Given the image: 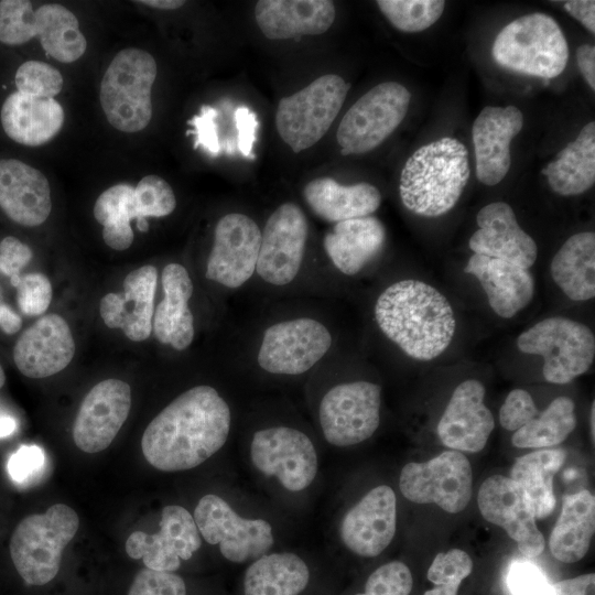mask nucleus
<instances>
[{
    "instance_id": "nucleus-1",
    "label": "nucleus",
    "mask_w": 595,
    "mask_h": 595,
    "mask_svg": "<svg viewBox=\"0 0 595 595\" xmlns=\"http://www.w3.org/2000/svg\"><path fill=\"white\" fill-rule=\"evenodd\" d=\"M231 412L219 392L195 386L176 397L145 428L141 450L162 472L199 466L227 442Z\"/></svg>"
},
{
    "instance_id": "nucleus-2",
    "label": "nucleus",
    "mask_w": 595,
    "mask_h": 595,
    "mask_svg": "<svg viewBox=\"0 0 595 595\" xmlns=\"http://www.w3.org/2000/svg\"><path fill=\"white\" fill-rule=\"evenodd\" d=\"M375 318L391 342L421 361L443 354L456 328L448 300L434 286L415 279L386 288L376 301Z\"/></svg>"
},
{
    "instance_id": "nucleus-3",
    "label": "nucleus",
    "mask_w": 595,
    "mask_h": 595,
    "mask_svg": "<svg viewBox=\"0 0 595 595\" xmlns=\"http://www.w3.org/2000/svg\"><path fill=\"white\" fill-rule=\"evenodd\" d=\"M470 175L468 151L444 137L420 147L405 161L399 183L403 206L423 217H439L458 202Z\"/></svg>"
},
{
    "instance_id": "nucleus-4",
    "label": "nucleus",
    "mask_w": 595,
    "mask_h": 595,
    "mask_svg": "<svg viewBox=\"0 0 595 595\" xmlns=\"http://www.w3.org/2000/svg\"><path fill=\"white\" fill-rule=\"evenodd\" d=\"M491 56L502 68L551 79L566 67L569 46L558 22L541 12L524 14L497 34Z\"/></svg>"
},
{
    "instance_id": "nucleus-5",
    "label": "nucleus",
    "mask_w": 595,
    "mask_h": 595,
    "mask_svg": "<svg viewBox=\"0 0 595 595\" xmlns=\"http://www.w3.org/2000/svg\"><path fill=\"white\" fill-rule=\"evenodd\" d=\"M154 57L141 48L121 50L100 84V105L107 121L122 132H138L152 118L151 90L156 78Z\"/></svg>"
},
{
    "instance_id": "nucleus-6",
    "label": "nucleus",
    "mask_w": 595,
    "mask_h": 595,
    "mask_svg": "<svg viewBox=\"0 0 595 595\" xmlns=\"http://www.w3.org/2000/svg\"><path fill=\"white\" fill-rule=\"evenodd\" d=\"M79 526L77 513L64 504L42 515L25 517L10 539V555L20 576L30 585H44L58 573L62 553Z\"/></svg>"
},
{
    "instance_id": "nucleus-7",
    "label": "nucleus",
    "mask_w": 595,
    "mask_h": 595,
    "mask_svg": "<svg viewBox=\"0 0 595 595\" xmlns=\"http://www.w3.org/2000/svg\"><path fill=\"white\" fill-rule=\"evenodd\" d=\"M349 88L340 76L326 74L281 98L275 112L280 138L295 153L317 143L339 113Z\"/></svg>"
},
{
    "instance_id": "nucleus-8",
    "label": "nucleus",
    "mask_w": 595,
    "mask_h": 595,
    "mask_svg": "<svg viewBox=\"0 0 595 595\" xmlns=\"http://www.w3.org/2000/svg\"><path fill=\"white\" fill-rule=\"evenodd\" d=\"M521 353L543 357L547 381L564 385L585 374L595 357V336L583 323L563 316L544 318L517 338Z\"/></svg>"
},
{
    "instance_id": "nucleus-9",
    "label": "nucleus",
    "mask_w": 595,
    "mask_h": 595,
    "mask_svg": "<svg viewBox=\"0 0 595 595\" xmlns=\"http://www.w3.org/2000/svg\"><path fill=\"white\" fill-rule=\"evenodd\" d=\"M410 100V91L397 82L380 83L364 94L339 122L342 154H363L380 145L404 119Z\"/></svg>"
},
{
    "instance_id": "nucleus-10",
    "label": "nucleus",
    "mask_w": 595,
    "mask_h": 595,
    "mask_svg": "<svg viewBox=\"0 0 595 595\" xmlns=\"http://www.w3.org/2000/svg\"><path fill=\"white\" fill-rule=\"evenodd\" d=\"M201 537L218 545L221 555L232 563L253 561L274 544L272 526L264 519L245 518L220 496H203L193 516Z\"/></svg>"
},
{
    "instance_id": "nucleus-11",
    "label": "nucleus",
    "mask_w": 595,
    "mask_h": 595,
    "mask_svg": "<svg viewBox=\"0 0 595 595\" xmlns=\"http://www.w3.org/2000/svg\"><path fill=\"white\" fill-rule=\"evenodd\" d=\"M253 467L277 479L288 491L305 490L318 472V457L312 440L302 431L284 425L257 431L250 442Z\"/></svg>"
},
{
    "instance_id": "nucleus-12",
    "label": "nucleus",
    "mask_w": 595,
    "mask_h": 595,
    "mask_svg": "<svg viewBox=\"0 0 595 595\" xmlns=\"http://www.w3.org/2000/svg\"><path fill=\"white\" fill-rule=\"evenodd\" d=\"M381 387L370 381H351L332 387L322 398L318 421L324 439L333 446L359 444L380 423Z\"/></svg>"
},
{
    "instance_id": "nucleus-13",
    "label": "nucleus",
    "mask_w": 595,
    "mask_h": 595,
    "mask_svg": "<svg viewBox=\"0 0 595 595\" xmlns=\"http://www.w3.org/2000/svg\"><path fill=\"white\" fill-rule=\"evenodd\" d=\"M399 488L410 501L435 504L450 513L466 508L473 490V472L467 457L447 450L428 462L405 464L400 473Z\"/></svg>"
},
{
    "instance_id": "nucleus-14",
    "label": "nucleus",
    "mask_w": 595,
    "mask_h": 595,
    "mask_svg": "<svg viewBox=\"0 0 595 595\" xmlns=\"http://www.w3.org/2000/svg\"><path fill=\"white\" fill-rule=\"evenodd\" d=\"M332 342L326 326L314 318L279 322L264 331L258 364L270 374L301 375L325 356Z\"/></svg>"
},
{
    "instance_id": "nucleus-15",
    "label": "nucleus",
    "mask_w": 595,
    "mask_h": 595,
    "mask_svg": "<svg viewBox=\"0 0 595 595\" xmlns=\"http://www.w3.org/2000/svg\"><path fill=\"white\" fill-rule=\"evenodd\" d=\"M309 225L300 206L280 205L267 219L256 271L266 282L285 285L298 275L306 247Z\"/></svg>"
},
{
    "instance_id": "nucleus-16",
    "label": "nucleus",
    "mask_w": 595,
    "mask_h": 595,
    "mask_svg": "<svg viewBox=\"0 0 595 595\" xmlns=\"http://www.w3.org/2000/svg\"><path fill=\"white\" fill-rule=\"evenodd\" d=\"M477 504L485 520L499 526L527 558L544 550L545 541L523 489L510 477L493 475L478 489Z\"/></svg>"
},
{
    "instance_id": "nucleus-17",
    "label": "nucleus",
    "mask_w": 595,
    "mask_h": 595,
    "mask_svg": "<svg viewBox=\"0 0 595 595\" xmlns=\"http://www.w3.org/2000/svg\"><path fill=\"white\" fill-rule=\"evenodd\" d=\"M260 241L261 230L249 216H223L214 230L206 278L227 288L241 286L256 271Z\"/></svg>"
},
{
    "instance_id": "nucleus-18",
    "label": "nucleus",
    "mask_w": 595,
    "mask_h": 595,
    "mask_svg": "<svg viewBox=\"0 0 595 595\" xmlns=\"http://www.w3.org/2000/svg\"><path fill=\"white\" fill-rule=\"evenodd\" d=\"M201 545L202 537L190 511L170 505L162 510L160 530L153 534L131 533L126 541V552L132 559H142L147 569L175 572L181 560H190Z\"/></svg>"
},
{
    "instance_id": "nucleus-19",
    "label": "nucleus",
    "mask_w": 595,
    "mask_h": 595,
    "mask_svg": "<svg viewBox=\"0 0 595 595\" xmlns=\"http://www.w3.org/2000/svg\"><path fill=\"white\" fill-rule=\"evenodd\" d=\"M131 408L130 386L119 379L95 385L84 398L73 425L76 446L86 453L107 448L126 422Z\"/></svg>"
},
{
    "instance_id": "nucleus-20",
    "label": "nucleus",
    "mask_w": 595,
    "mask_h": 595,
    "mask_svg": "<svg viewBox=\"0 0 595 595\" xmlns=\"http://www.w3.org/2000/svg\"><path fill=\"white\" fill-rule=\"evenodd\" d=\"M396 529V494L390 486L379 485L347 510L340 521L339 537L353 553L374 558L391 543Z\"/></svg>"
},
{
    "instance_id": "nucleus-21",
    "label": "nucleus",
    "mask_w": 595,
    "mask_h": 595,
    "mask_svg": "<svg viewBox=\"0 0 595 595\" xmlns=\"http://www.w3.org/2000/svg\"><path fill=\"white\" fill-rule=\"evenodd\" d=\"M484 397L485 387L476 379H467L455 388L437 423V435L443 445L468 453L485 447L495 421Z\"/></svg>"
},
{
    "instance_id": "nucleus-22",
    "label": "nucleus",
    "mask_w": 595,
    "mask_h": 595,
    "mask_svg": "<svg viewBox=\"0 0 595 595\" xmlns=\"http://www.w3.org/2000/svg\"><path fill=\"white\" fill-rule=\"evenodd\" d=\"M523 115L515 106L485 107L472 128L476 177L487 186L500 183L511 164L510 144L521 131Z\"/></svg>"
},
{
    "instance_id": "nucleus-23",
    "label": "nucleus",
    "mask_w": 595,
    "mask_h": 595,
    "mask_svg": "<svg viewBox=\"0 0 595 595\" xmlns=\"http://www.w3.org/2000/svg\"><path fill=\"white\" fill-rule=\"evenodd\" d=\"M74 354L68 324L57 314H47L21 334L13 348V360L24 376L45 378L65 369Z\"/></svg>"
},
{
    "instance_id": "nucleus-24",
    "label": "nucleus",
    "mask_w": 595,
    "mask_h": 595,
    "mask_svg": "<svg viewBox=\"0 0 595 595\" xmlns=\"http://www.w3.org/2000/svg\"><path fill=\"white\" fill-rule=\"evenodd\" d=\"M478 229L469 238L474 253L500 259L529 269L537 260L533 238L518 224L512 207L505 202L484 206L476 215Z\"/></svg>"
},
{
    "instance_id": "nucleus-25",
    "label": "nucleus",
    "mask_w": 595,
    "mask_h": 595,
    "mask_svg": "<svg viewBox=\"0 0 595 595\" xmlns=\"http://www.w3.org/2000/svg\"><path fill=\"white\" fill-rule=\"evenodd\" d=\"M158 271L150 264L126 277L121 293H108L100 301V316L109 328H120L133 342L152 333Z\"/></svg>"
},
{
    "instance_id": "nucleus-26",
    "label": "nucleus",
    "mask_w": 595,
    "mask_h": 595,
    "mask_svg": "<svg viewBox=\"0 0 595 595\" xmlns=\"http://www.w3.org/2000/svg\"><path fill=\"white\" fill-rule=\"evenodd\" d=\"M0 207L22 226L43 224L51 214L50 183L37 169L15 159H0Z\"/></svg>"
},
{
    "instance_id": "nucleus-27",
    "label": "nucleus",
    "mask_w": 595,
    "mask_h": 595,
    "mask_svg": "<svg viewBox=\"0 0 595 595\" xmlns=\"http://www.w3.org/2000/svg\"><path fill=\"white\" fill-rule=\"evenodd\" d=\"M255 19L270 40L318 35L332 26L335 6L329 0H260L255 6Z\"/></svg>"
},
{
    "instance_id": "nucleus-28",
    "label": "nucleus",
    "mask_w": 595,
    "mask_h": 595,
    "mask_svg": "<svg viewBox=\"0 0 595 595\" xmlns=\"http://www.w3.org/2000/svg\"><path fill=\"white\" fill-rule=\"evenodd\" d=\"M464 271L476 277L485 291L491 310L510 318L531 302L534 280L527 269L513 263L474 253Z\"/></svg>"
},
{
    "instance_id": "nucleus-29",
    "label": "nucleus",
    "mask_w": 595,
    "mask_h": 595,
    "mask_svg": "<svg viewBox=\"0 0 595 595\" xmlns=\"http://www.w3.org/2000/svg\"><path fill=\"white\" fill-rule=\"evenodd\" d=\"M0 117L10 139L23 145L36 147L48 142L60 132L65 113L55 98L15 91L3 101Z\"/></svg>"
},
{
    "instance_id": "nucleus-30",
    "label": "nucleus",
    "mask_w": 595,
    "mask_h": 595,
    "mask_svg": "<svg viewBox=\"0 0 595 595\" xmlns=\"http://www.w3.org/2000/svg\"><path fill=\"white\" fill-rule=\"evenodd\" d=\"M163 300L153 313L152 331L162 344L183 350L194 338V317L188 307L193 283L180 263H169L162 271Z\"/></svg>"
},
{
    "instance_id": "nucleus-31",
    "label": "nucleus",
    "mask_w": 595,
    "mask_h": 595,
    "mask_svg": "<svg viewBox=\"0 0 595 595\" xmlns=\"http://www.w3.org/2000/svg\"><path fill=\"white\" fill-rule=\"evenodd\" d=\"M386 228L374 216L335 224L324 237V248L333 264L344 274L358 273L383 248Z\"/></svg>"
},
{
    "instance_id": "nucleus-32",
    "label": "nucleus",
    "mask_w": 595,
    "mask_h": 595,
    "mask_svg": "<svg viewBox=\"0 0 595 595\" xmlns=\"http://www.w3.org/2000/svg\"><path fill=\"white\" fill-rule=\"evenodd\" d=\"M303 196L311 210L329 223L370 216L381 204V194L372 184L342 185L332 177L312 180Z\"/></svg>"
},
{
    "instance_id": "nucleus-33",
    "label": "nucleus",
    "mask_w": 595,
    "mask_h": 595,
    "mask_svg": "<svg viewBox=\"0 0 595 595\" xmlns=\"http://www.w3.org/2000/svg\"><path fill=\"white\" fill-rule=\"evenodd\" d=\"M594 531V495L588 490L565 495L549 539L552 555L563 563L580 561L589 549Z\"/></svg>"
},
{
    "instance_id": "nucleus-34",
    "label": "nucleus",
    "mask_w": 595,
    "mask_h": 595,
    "mask_svg": "<svg viewBox=\"0 0 595 595\" xmlns=\"http://www.w3.org/2000/svg\"><path fill=\"white\" fill-rule=\"evenodd\" d=\"M541 173L559 195H580L589 190L595 183V122L585 125Z\"/></svg>"
},
{
    "instance_id": "nucleus-35",
    "label": "nucleus",
    "mask_w": 595,
    "mask_h": 595,
    "mask_svg": "<svg viewBox=\"0 0 595 595\" xmlns=\"http://www.w3.org/2000/svg\"><path fill=\"white\" fill-rule=\"evenodd\" d=\"M551 275L561 291L573 301L595 296V235H572L551 261Z\"/></svg>"
},
{
    "instance_id": "nucleus-36",
    "label": "nucleus",
    "mask_w": 595,
    "mask_h": 595,
    "mask_svg": "<svg viewBox=\"0 0 595 595\" xmlns=\"http://www.w3.org/2000/svg\"><path fill=\"white\" fill-rule=\"evenodd\" d=\"M310 570L293 552L267 553L245 573V595H299L309 584Z\"/></svg>"
},
{
    "instance_id": "nucleus-37",
    "label": "nucleus",
    "mask_w": 595,
    "mask_h": 595,
    "mask_svg": "<svg viewBox=\"0 0 595 595\" xmlns=\"http://www.w3.org/2000/svg\"><path fill=\"white\" fill-rule=\"evenodd\" d=\"M94 217L102 225V238L115 250H126L133 242L130 221L137 219L140 231H148L149 224L143 217L134 187L119 183L104 191L94 205Z\"/></svg>"
},
{
    "instance_id": "nucleus-38",
    "label": "nucleus",
    "mask_w": 595,
    "mask_h": 595,
    "mask_svg": "<svg viewBox=\"0 0 595 595\" xmlns=\"http://www.w3.org/2000/svg\"><path fill=\"white\" fill-rule=\"evenodd\" d=\"M565 457L562 448L538 450L519 457L511 467L510 478L523 489L537 519H544L554 510L553 478Z\"/></svg>"
},
{
    "instance_id": "nucleus-39",
    "label": "nucleus",
    "mask_w": 595,
    "mask_h": 595,
    "mask_svg": "<svg viewBox=\"0 0 595 595\" xmlns=\"http://www.w3.org/2000/svg\"><path fill=\"white\" fill-rule=\"evenodd\" d=\"M35 36L46 54L61 63L77 61L87 47L78 19L58 3L42 4L35 10Z\"/></svg>"
},
{
    "instance_id": "nucleus-40",
    "label": "nucleus",
    "mask_w": 595,
    "mask_h": 595,
    "mask_svg": "<svg viewBox=\"0 0 595 595\" xmlns=\"http://www.w3.org/2000/svg\"><path fill=\"white\" fill-rule=\"evenodd\" d=\"M575 426L574 401L566 396H560L542 413L515 431L511 443L519 448L552 447L566 440Z\"/></svg>"
},
{
    "instance_id": "nucleus-41",
    "label": "nucleus",
    "mask_w": 595,
    "mask_h": 595,
    "mask_svg": "<svg viewBox=\"0 0 595 595\" xmlns=\"http://www.w3.org/2000/svg\"><path fill=\"white\" fill-rule=\"evenodd\" d=\"M377 6L399 31L418 33L429 29L442 15L443 0H378Z\"/></svg>"
},
{
    "instance_id": "nucleus-42",
    "label": "nucleus",
    "mask_w": 595,
    "mask_h": 595,
    "mask_svg": "<svg viewBox=\"0 0 595 595\" xmlns=\"http://www.w3.org/2000/svg\"><path fill=\"white\" fill-rule=\"evenodd\" d=\"M472 570L470 556L461 549L437 553L426 575L435 587L428 589L423 595H457L461 583Z\"/></svg>"
},
{
    "instance_id": "nucleus-43",
    "label": "nucleus",
    "mask_w": 595,
    "mask_h": 595,
    "mask_svg": "<svg viewBox=\"0 0 595 595\" xmlns=\"http://www.w3.org/2000/svg\"><path fill=\"white\" fill-rule=\"evenodd\" d=\"M35 36V10L28 0L0 1V42L20 45Z\"/></svg>"
},
{
    "instance_id": "nucleus-44",
    "label": "nucleus",
    "mask_w": 595,
    "mask_h": 595,
    "mask_svg": "<svg viewBox=\"0 0 595 595\" xmlns=\"http://www.w3.org/2000/svg\"><path fill=\"white\" fill-rule=\"evenodd\" d=\"M17 91L33 96L54 98L63 88L60 71L41 61H26L15 73Z\"/></svg>"
},
{
    "instance_id": "nucleus-45",
    "label": "nucleus",
    "mask_w": 595,
    "mask_h": 595,
    "mask_svg": "<svg viewBox=\"0 0 595 595\" xmlns=\"http://www.w3.org/2000/svg\"><path fill=\"white\" fill-rule=\"evenodd\" d=\"M134 191L145 219L147 217H164L175 209L176 198L171 185L158 175L142 177Z\"/></svg>"
},
{
    "instance_id": "nucleus-46",
    "label": "nucleus",
    "mask_w": 595,
    "mask_h": 595,
    "mask_svg": "<svg viewBox=\"0 0 595 595\" xmlns=\"http://www.w3.org/2000/svg\"><path fill=\"white\" fill-rule=\"evenodd\" d=\"M413 578L409 567L391 561L375 570L365 584V592L356 595H409Z\"/></svg>"
},
{
    "instance_id": "nucleus-47",
    "label": "nucleus",
    "mask_w": 595,
    "mask_h": 595,
    "mask_svg": "<svg viewBox=\"0 0 595 595\" xmlns=\"http://www.w3.org/2000/svg\"><path fill=\"white\" fill-rule=\"evenodd\" d=\"M17 288V301L22 313L40 315L52 300V285L43 273H28L20 278Z\"/></svg>"
},
{
    "instance_id": "nucleus-48",
    "label": "nucleus",
    "mask_w": 595,
    "mask_h": 595,
    "mask_svg": "<svg viewBox=\"0 0 595 595\" xmlns=\"http://www.w3.org/2000/svg\"><path fill=\"white\" fill-rule=\"evenodd\" d=\"M128 595H186L184 580L173 572L141 570L134 577Z\"/></svg>"
},
{
    "instance_id": "nucleus-49",
    "label": "nucleus",
    "mask_w": 595,
    "mask_h": 595,
    "mask_svg": "<svg viewBox=\"0 0 595 595\" xmlns=\"http://www.w3.org/2000/svg\"><path fill=\"white\" fill-rule=\"evenodd\" d=\"M508 586L512 595H554L541 570L529 562H516L508 574Z\"/></svg>"
},
{
    "instance_id": "nucleus-50",
    "label": "nucleus",
    "mask_w": 595,
    "mask_h": 595,
    "mask_svg": "<svg viewBox=\"0 0 595 595\" xmlns=\"http://www.w3.org/2000/svg\"><path fill=\"white\" fill-rule=\"evenodd\" d=\"M539 414L531 394L523 389L511 390L499 411L500 425L517 431Z\"/></svg>"
},
{
    "instance_id": "nucleus-51",
    "label": "nucleus",
    "mask_w": 595,
    "mask_h": 595,
    "mask_svg": "<svg viewBox=\"0 0 595 595\" xmlns=\"http://www.w3.org/2000/svg\"><path fill=\"white\" fill-rule=\"evenodd\" d=\"M32 249L13 236L4 237L0 242V272L10 278L12 286L20 281V271L31 261Z\"/></svg>"
},
{
    "instance_id": "nucleus-52",
    "label": "nucleus",
    "mask_w": 595,
    "mask_h": 595,
    "mask_svg": "<svg viewBox=\"0 0 595 595\" xmlns=\"http://www.w3.org/2000/svg\"><path fill=\"white\" fill-rule=\"evenodd\" d=\"M44 463L45 455L40 446L22 445L10 456L7 469L12 480L24 483L39 474Z\"/></svg>"
},
{
    "instance_id": "nucleus-53",
    "label": "nucleus",
    "mask_w": 595,
    "mask_h": 595,
    "mask_svg": "<svg viewBox=\"0 0 595 595\" xmlns=\"http://www.w3.org/2000/svg\"><path fill=\"white\" fill-rule=\"evenodd\" d=\"M217 116L216 109L210 106H203L201 113L190 121L195 127L197 136L195 148L201 145L212 155H217L220 151L216 123Z\"/></svg>"
},
{
    "instance_id": "nucleus-54",
    "label": "nucleus",
    "mask_w": 595,
    "mask_h": 595,
    "mask_svg": "<svg viewBox=\"0 0 595 595\" xmlns=\"http://www.w3.org/2000/svg\"><path fill=\"white\" fill-rule=\"evenodd\" d=\"M235 122L238 131L237 147L242 155L251 156L258 127L256 115L247 107H239L235 111Z\"/></svg>"
},
{
    "instance_id": "nucleus-55",
    "label": "nucleus",
    "mask_w": 595,
    "mask_h": 595,
    "mask_svg": "<svg viewBox=\"0 0 595 595\" xmlns=\"http://www.w3.org/2000/svg\"><path fill=\"white\" fill-rule=\"evenodd\" d=\"M554 595H595V574L587 573L553 584Z\"/></svg>"
},
{
    "instance_id": "nucleus-56",
    "label": "nucleus",
    "mask_w": 595,
    "mask_h": 595,
    "mask_svg": "<svg viewBox=\"0 0 595 595\" xmlns=\"http://www.w3.org/2000/svg\"><path fill=\"white\" fill-rule=\"evenodd\" d=\"M565 11L576 19L592 34L595 33V1L570 0L564 3Z\"/></svg>"
},
{
    "instance_id": "nucleus-57",
    "label": "nucleus",
    "mask_w": 595,
    "mask_h": 595,
    "mask_svg": "<svg viewBox=\"0 0 595 595\" xmlns=\"http://www.w3.org/2000/svg\"><path fill=\"white\" fill-rule=\"evenodd\" d=\"M576 62L582 76L591 89L595 90V47L589 44L578 46Z\"/></svg>"
},
{
    "instance_id": "nucleus-58",
    "label": "nucleus",
    "mask_w": 595,
    "mask_h": 595,
    "mask_svg": "<svg viewBox=\"0 0 595 595\" xmlns=\"http://www.w3.org/2000/svg\"><path fill=\"white\" fill-rule=\"evenodd\" d=\"M138 3H142L147 7L161 9V10H175L181 8L185 1L182 0H141Z\"/></svg>"
},
{
    "instance_id": "nucleus-59",
    "label": "nucleus",
    "mask_w": 595,
    "mask_h": 595,
    "mask_svg": "<svg viewBox=\"0 0 595 595\" xmlns=\"http://www.w3.org/2000/svg\"><path fill=\"white\" fill-rule=\"evenodd\" d=\"M17 428L14 419L7 415L0 416V439L11 435Z\"/></svg>"
},
{
    "instance_id": "nucleus-60",
    "label": "nucleus",
    "mask_w": 595,
    "mask_h": 595,
    "mask_svg": "<svg viewBox=\"0 0 595 595\" xmlns=\"http://www.w3.org/2000/svg\"><path fill=\"white\" fill-rule=\"evenodd\" d=\"M594 418H595V403L593 402L592 408H591V416H589V428H591V434H592L593 442H594V435H595Z\"/></svg>"
},
{
    "instance_id": "nucleus-61",
    "label": "nucleus",
    "mask_w": 595,
    "mask_h": 595,
    "mask_svg": "<svg viewBox=\"0 0 595 595\" xmlns=\"http://www.w3.org/2000/svg\"><path fill=\"white\" fill-rule=\"evenodd\" d=\"M4 381H6V376H4V371L2 369V366L0 364V388L4 385Z\"/></svg>"
},
{
    "instance_id": "nucleus-62",
    "label": "nucleus",
    "mask_w": 595,
    "mask_h": 595,
    "mask_svg": "<svg viewBox=\"0 0 595 595\" xmlns=\"http://www.w3.org/2000/svg\"><path fill=\"white\" fill-rule=\"evenodd\" d=\"M6 305L7 304L0 302V324H1V317H2V313H3V310H4Z\"/></svg>"
}]
</instances>
